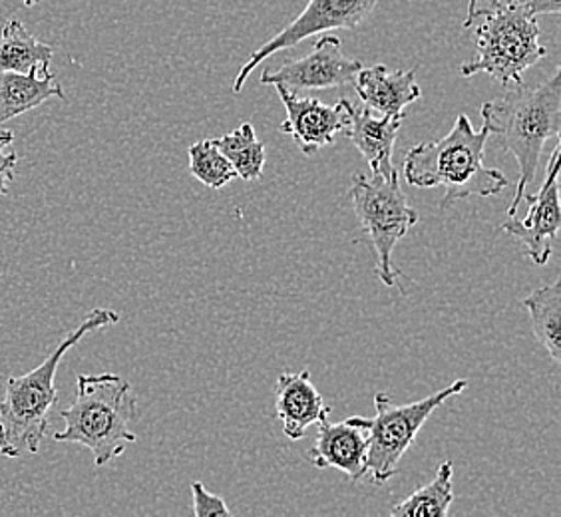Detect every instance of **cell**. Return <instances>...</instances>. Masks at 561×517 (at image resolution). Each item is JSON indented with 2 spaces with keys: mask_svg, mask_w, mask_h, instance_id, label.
Returning a JSON list of instances; mask_svg holds the SVG:
<instances>
[{
  "mask_svg": "<svg viewBox=\"0 0 561 517\" xmlns=\"http://www.w3.org/2000/svg\"><path fill=\"white\" fill-rule=\"evenodd\" d=\"M480 116L490 138H494L497 146L512 153L518 162L516 194L507 209V216L516 217L519 204L528 195L529 185L536 182L546 141L560 138V66H556L550 78L538 87H526L524 82L510 87L504 96L486 102L480 110Z\"/></svg>",
  "mask_w": 561,
  "mask_h": 517,
  "instance_id": "obj_1",
  "label": "cell"
},
{
  "mask_svg": "<svg viewBox=\"0 0 561 517\" xmlns=\"http://www.w3.org/2000/svg\"><path fill=\"white\" fill-rule=\"evenodd\" d=\"M486 126L476 131L466 114L454 122L443 140L414 146L404 158V180L414 187H444L440 209L472 195L492 197L502 194L510 182L506 175L484 163Z\"/></svg>",
  "mask_w": 561,
  "mask_h": 517,
  "instance_id": "obj_2",
  "label": "cell"
},
{
  "mask_svg": "<svg viewBox=\"0 0 561 517\" xmlns=\"http://www.w3.org/2000/svg\"><path fill=\"white\" fill-rule=\"evenodd\" d=\"M119 323V314L112 309H94L87 319L68 333L43 365L7 380L4 399L0 402V453L7 458H21L22 453L41 450L48 414L58 402L56 372L66 353L78 345L88 333Z\"/></svg>",
  "mask_w": 561,
  "mask_h": 517,
  "instance_id": "obj_3",
  "label": "cell"
},
{
  "mask_svg": "<svg viewBox=\"0 0 561 517\" xmlns=\"http://www.w3.org/2000/svg\"><path fill=\"white\" fill-rule=\"evenodd\" d=\"M138 400L126 378L104 375H78L76 399L70 409L60 412L66 422L62 432H56V443L87 446L94 453L96 468H102L126 452V446L138 440L130 430L136 421Z\"/></svg>",
  "mask_w": 561,
  "mask_h": 517,
  "instance_id": "obj_4",
  "label": "cell"
},
{
  "mask_svg": "<svg viewBox=\"0 0 561 517\" xmlns=\"http://www.w3.org/2000/svg\"><path fill=\"white\" fill-rule=\"evenodd\" d=\"M474 60L460 66L466 78L492 76L504 88L524 82V72L548 55L540 43L538 19L526 4H504L478 19Z\"/></svg>",
  "mask_w": 561,
  "mask_h": 517,
  "instance_id": "obj_5",
  "label": "cell"
},
{
  "mask_svg": "<svg viewBox=\"0 0 561 517\" xmlns=\"http://www.w3.org/2000/svg\"><path fill=\"white\" fill-rule=\"evenodd\" d=\"M353 209L360 226L367 231L373 251L377 255L378 279L387 287H397L402 279V271L392 265V251L400 239L407 238L411 227L421 221L400 189V175L380 177V175H353L351 187Z\"/></svg>",
  "mask_w": 561,
  "mask_h": 517,
  "instance_id": "obj_6",
  "label": "cell"
},
{
  "mask_svg": "<svg viewBox=\"0 0 561 517\" xmlns=\"http://www.w3.org/2000/svg\"><path fill=\"white\" fill-rule=\"evenodd\" d=\"M468 382L456 380L450 387L444 388L436 394L412 402V404H394L389 394H375L377 416L370 421V444H368L367 474L377 485L390 482L399 472L402 456L409 452L422 426L440 409L446 400L462 394Z\"/></svg>",
  "mask_w": 561,
  "mask_h": 517,
  "instance_id": "obj_7",
  "label": "cell"
},
{
  "mask_svg": "<svg viewBox=\"0 0 561 517\" xmlns=\"http://www.w3.org/2000/svg\"><path fill=\"white\" fill-rule=\"evenodd\" d=\"M378 0H309L301 14L287 24L279 34L251 53L248 62L241 66L238 78L233 82V94H239L251 72L271 56L289 50L302 41L329 33V31H355L358 24L367 21L375 11Z\"/></svg>",
  "mask_w": 561,
  "mask_h": 517,
  "instance_id": "obj_8",
  "label": "cell"
},
{
  "mask_svg": "<svg viewBox=\"0 0 561 517\" xmlns=\"http://www.w3.org/2000/svg\"><path fill=\"white\" fill-rule=\"evenodd\" d=\"M363 65L353 58H346L341 50V41L323 34L314 43L313 53L299 60H289L279 68H265L261 72V84L280 87L301 92V90H331V88L351 87L355 82Z\"/></svg>",
  "mask_w": 561,
  "mask_h": 517,
  "instance_id": "obj_9",
  "label": "cell"
},
{
  "mask_svg": "<svg viewBox=\"0 0 561 517\" xmlns=\"http://www.w3.org/2000/svg\"><path fill=\"white\" fill-rule=\"evenodd\" d=\"M561 143L553 146L550 160H548V175L543 180L540 192L536 195H526L524 199L529 204L528 217L519 221L516 217H510L502 229L519 239L526 248L528 257L534 265H546L553 255L556 241L560 235L561 209H560V173Z\"/></svg>",
  "mask_w": 561,
  "mask_h": 517,
  "instance_id": "obj_10",
  "label": "cell"
},
{
  "mask_svg": "<svg viewBox=\"0 0 561 517\" xmlns=\"http://www.w3.org/2000/svg\"><path fill=\"white\" fill-rule=\"evenodd\" d=\"M280 102L287 112V119L280 124V131L289 134L305 156H314L343 134L346 126L348 100L341 97L335 106H327L317 97H302L299 92L275 84Z\"/></svg>",
  "mask_w": 561,
  "mask_h": 517,
  "instance_id": "obj_11",
  "label": "cell"
},
{
  "mask_svg": "<svg viewBox=\"0 0 561 517\" xmlns=\"http://www.w3.org/2000/svg\"><path fill=\"white\" fill-rule=\"evenodd\" d=\"M368 444V418L353 416L339 424L323 418L317 422V440L309 450V462L319 470L335 468L351 482H360L367 475Z\"/></svg>",
  "mask_w": 561,
  "mask_h": 517,
  "instance_id": "obj_12",
  "label": "cell"
},
{
  "mask_svg": "<svg viewBox=\"0 0 561 517\" xmlns=\"http://www.w3.org/2000/svg\"><path fill=\"white\" fill-rule=\"evenodd\" d=\"M407 114L400 116H375L373 110L355 108L351 102L346 106V126L343 136L355 143L356 150L370 165L373 175L380 177H394L399 170L392 162L394 141Z\"/></svg>",
  "mask_w": 561,
  "mask_h": 517,
  "instance_id": "obj_13",
  "label": "cell"
},
{
  "mask_svg": "<svg viewBox=\"0 0 561 517\" xmlns=\"http://www.w3.org/2000/svg\"><path fill=\"white\" fill-rule=\"evenodd\" d=\"M275 412L283 434L293 443H299L309 426L329 418L331 409L314 387L311 372L305 368L301 372L279 375L275 387Z\"/></svg>",
  "mask_w": 561,
  "mask_h": 517,
  "instance_id": "obj_14",
  "label": "cell"
},
{
  "mask_svg": "<svg viewBox=\"0 0 561 517\" xmlns=\"http://www.w3.org/2000/svg\"><path fill=\"white\" fill-rule=\"evenodd\" d=\"M353 87L360 102L380 116H400L409 104L422 97L416 68L404 72H389L385 65L360 68Z\"/></svg>",
  "mask_w": 561,
  "mask_h": 517,
  "instance_id": "obj_15",
  "label": "cell"
},
{
  "mask_svg": "<svg viewBox=\"0 0 561 517\" xmlns=\"http://www.w3.org/2000/svg\"><path fill=\"white\" fill-rule=\"evenodd\" d=\"M50 97L66 100V94L48 65H36L26 74L0 72V124L43 106Z\"/></svg>",
  "mask_w": 561,
  "mask_h": 517,
  "instance_id": "obj_16",
  "label": "cell"
},
{
  "mask_svg": "<svg viewBox=\"0 0 561 517\" xmlns=\"http://www.w3.org/2000/svg\"><path fill=\"white\" fill-rule=\"evenodd\" d=\"M528 309L534 333L550 355L553 365H561V277L540 287L522 301Z\"/></svg>",
  "mask_w": 561,
  "mask_h": 517,
  "instance_id": "obj_17",
  "label": "cell"
},
{
  "mask_svg": "<svg viewBox=\"0 0 561 517\" xmlns=\"http://www.w3.org/2000/svg\"><path fill=\"white\" fill-rule=\"evenodd\" d=\"M53 55V46L28 33L19 19L7 21L0 34V72L26 74L36 65L50 66Z\"/></svg>",
  "mask_w": 561,
  "mask_h": 517,
  "instance_id": "obj_18",
  "label": "cell"
},
{
  "mask_svg": "<svg viewBox=\"0 0 561 517\" xmlns=\"http://www.w3.org/2000/svg\"><path fill=\"white\" fill-rule=\"evenodd\" d=\"M217 150L226 156L233 170L243 182H257L263 177L265 168V146L257 140V134L253 124H241L236 131H229L226 136L214 140Z\"/></svg>",
  "mask_w": 561,
  "mask_h": 517,
  "instance_id": "obj_19",
  "label": "cell"
},
{
  "mask_svg": "<svg viewBox=\"0 0 561 517\" xmlns=\"http://www.w3.org/2000/svg\"><path fill=\"white\" fill-rule=\"evenodd\" d=\"M453 475L454 463L450 460L440 463L431 484L399 502L390 514L394 517H446L454 502Z\"/></svg>",
  "mask_w": 561,
  "mask_h": 517,
  "instance_id": "obj_20",
  "label": "cell"
},
{
  "mask_svg": "<svg viewBox=\"0 0 561 517\" xmlns=\"http://www.w3.org/2000/svg\"><path fill=\"white\" fill-rule=\"evenodd\" d=\"M190 172L209 189H221L238 177L233 165L217 150L214 140L197 141L190 148Z\"/></svg>",
  "mask_w": 561,
  "mask_h": 517,
  "instance_id": "obj_21",
  "label": "cell"
},
{
  "mask_svg": "<svg viewBox=\"0 0 561 517\" xmlns=\"http://www.w3.org/2000/svg\"><path fill=\"white\" fill-rule=\"evenodd\" d=\"M192 496H194L192 509L195 517L231 516V509L227 507L226 499L207 492L206 485L202 482H192Z\"/></svg>",
  "mask_w": 561,
  "mask_h": 517,
  "instance_id": "obj_22",
  "label": "cell"
},
{
  "mask_svg": "<svg viewBox=\"0 0 561 517\" xmlns=\"http://www.w3.org/2000/svg\"><path fill=\"white\" fill-rule=\"evenodd\" d=\"M14 134L11 129H0V197L9 195L11 184L14 182V165L19 156L11 150Z\"/></svg>",
  "mask_w": 561,
  "mask_h": 517,
  "instance_id": "obj_23",
  "label": "cell"
},
{
  "mask_svg": "<svg viewBox=\"0 0 561 517\" xmlns=\"http://www.w3.org/2000/svg\"><path fill=\"white\" fill-rule=\"evenodd\" d=\"M504 4H528V0H468L465 28H470L480 16H484L486 12L496 11L497 7H504Z\"/></svg>",
  "mask_w": 561,
  "mask_h": 517,
  "instance_id": "obj_24",
  "label": "cell"
},
{
  "mask_svg": "<svg viewBox=\"0 0 561 517\" xmlns=\"http://www.w3.org/2000/svg\"><path fill=\"white\" fill-rule=\"evenodd\" d=\"M526 9L536 19L543 14H558L561 11V0H528Z\"/></svg>",
  "mask_w": 561,
  "mask_h": 517,
  "instance_id": "obj_25",
  "label": "cell"
},
{
  "mask_svg": "<svg viewBox=\"0 0 561 517\" xmlns=\"http://www.w3.org/2000/svg\"><path fill=\"white\" fill-rule=\"evenodd\" d=\"M21 2L24 7H28V9H31V7H36L41 0H21Z\"/></svg>",
  "mask_w": 561,
  "mask_h": 517,
  "instance_id": "obj_26",
  "label": "cell"
}]
</instances>
